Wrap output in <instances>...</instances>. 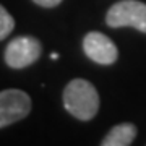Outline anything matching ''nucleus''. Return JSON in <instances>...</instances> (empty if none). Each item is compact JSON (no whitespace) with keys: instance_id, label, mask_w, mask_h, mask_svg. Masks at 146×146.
Listing matches in <instances>:
<instances>
[{"instance_id":"1","label":"nucleus","mask_w":146,"mask_h":146,"mask_svg":"<svg viewBox=\"0 0 146 146\" xmlns=\"http://www.w3.org/2000/svg\"><path fill=\"white\" fill-rule=\"evenodd\" d=\"M63 107L78 120L88 122L99 110V94L93 83L83 78H75L63 89Z\"/></svg>"},{"instance_id":"5","label":"nucleus","mask_w":146,"mask_h":146,"mask_svg":"<svg viewBox=\"0 0 146 146\" xmlns=\"http://www.w3.org/2000/svg\"><path fill=\"white\" fill-rule=\"evenodd\" d=\"M83 50L86 57L99 65H112L119 58V49L112 39L99 31L88 33L83 39Z\"/></svg>"},{"instance_id":"3","label":"nucleus","mask_w":146,"mask_h":146,"mask_svg":"<svg viewBox=\"0 0 146 146\" xmlns=\"http://www.w3.org/2000/svg\"><path fill=\"white\" fill-rule=\"evenodd\" d=\"M42 47L41 42L33 36H18L15 39H11L8 42V46L5 47V63L10 68L15 70H21L33 65L37 62V58L41 57Z\"/></svg>"},{"instance_id":"9","label":"nucleus","mask_w":146,"mask_h":146,"mask_svg":"<svg viewBox=\"0 0 146 146\" xmlns=\"http://www.w3.org/2000/svg\"><path fill=\"white\" fill-rule=\"evenodd\" d=\"M50 57H52V60H57V58H58V54H55V52H54L52 55H50Z\"/></svg>"},{"instance_id":"2","label":"nucleus","mask_w":146,"mask_h":146,"mask_svg":"<svg viewBox=\"0 0 146 146\" xmlns=\"http://www.w3.org/2000/svg\"><path fill=\"white\" fill-rule=\"evenodd\" d=\"M109 28H135L146 34V3L138 0H122L110 7L106 13Z\"/></svg>"},{"instance_id":"4","label":"nucleus","mask_w":146,"mask_h":146,"mask_svg":"<svg viewBox=\"0 0 146 146\" xmlns=\"http://www.w3.org/2000/svg\"><path fill=\"white\" fill-rule=\"evenodd\" d=\"M31 112V98L21 89L0 91V128L20 122Z\"/></svg>"},{"instance_id":"7","label":"nucleus","mask_w":146,"mask_h":146,"mask_svg":"<svg viewBox=\"0 0 146 146\" xmlns=\"http://www.w3.org/2000/svg\"><path fill=\"white\" fill-rule=\"evenodd\" d=\"M15 29V20L13 16L8 13L3 5H0V41H3L5 37L11 34V31Z\"/></svg>"},{"instance_id":"8","label":"nucleus","mask_w":146,"mask_h":146,"mask_svg":"<svg viewBox=\"0 0 146 146\" xmlns=\"http://www.w3.org/2000/svg\"><path fill=\"white\" fill-rule=\"evenodd\" d=\"M36 5L42 7V8H54L62 3V0H33Z\"/></svg>"},{"instance_id":"6","label":"nucleus","mask_w":146,"mask_h":146,"mask_svg":"<svg viewBox=\"0 0 146 146\" xmlns=\"http://www.w3.org/2000/svg\"><path fill=\"white\" fill-rule=\"evenodd\" d=\"M136 127L133 123H119L112 127L109 133L104 136V140L101 141L102 146H130L133 140L136 138Z\"/></svg>"}]
</instances>
